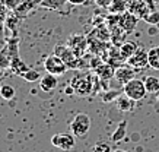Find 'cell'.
<instances>
[{
	"mask_svg": "<svg viewBox=\"0 0 159 152\" xmlns=\"http://www.w3.org/2000/svg\"><path fill=\"white\" fill-rule=\"evenodd\" d=\"M57 85H58V81L56 75L47 73L39 79V88L43 89L44 92H53L54 89L57 88Z\"/></svg>",
	"mask_w": 159,
	"mask_h": 152,
	"instance_id": "7c38bea8",
	"label": "cell"
},
{
	"mask_svg": "<svg viewBox=\"0 0 159 152\" xmlns=\"http://www.w3.org/2000/svg\"><path fill=\"white\" fill-rule=\"evenodd\" d=\"M125 63L129 64V66H131L134 70L140 72V70H143L145 67L149 66V53H148L143 47H139L137 51H136Z\"/></svg>",
	"mask_w": 159,
	"mask_h": 152,
	"instance_id": "ba28073f",
	"label": "cell"
},
{
	"mask_svg": "<svg viewBox=\"0 0 159 152\" xmlns=\"http://www.w3.org/2000/svg\"><path fill=\"white\" fill-rule=\"evenodd\" d=\"M92 152H112L108 142H97L92 148Z\"/></svg>",
	"mask_w": 159,
	"mask_h": 152,
	"instance_id": "d4e9b609",
	"label": "cell"
},
{
	"mask_svg": "<svg viewBox=\"0 0 159 152\" xmlns=\"http://www.w3.org/2000/svg\"><path fill=\"white\" fill-rule=\"evenodd\" d=\"M129 12H131L133 15H136L137 18H145L149 12H148V5L143 0H133L129 6Z\"/></svg>",
	"mask_w": 159,
	"mask_h": 152,
	"instance_id": "4fadbf2b",
	"label": "cell"
},
{
	"mask_svg": "<svg viewBox=\"0 0 159 152\" xmlns=\"http://www.w3.org/2000/svg\"><path fill=\"white\" fill-rule=\"evenodd\" d=\"M93 2L99 9H110L111 3H112V0H93Z\"/></svg>",
	"mask_w": 159,
	"mask_h": 152,
	"instance_id": "484cf974",
	"label": "cell"
},
{
	"mask_svg": "<svg viewBox=\"0 0 159 152\" xmlns=\"http://www.w3.org/2000/svg\"><path fill=\"white\" fill-rule=\"evenodd\" d=\"M143 19H145L149 25H158L159 24V10L149 12V13H148V15H146Z\"/></svg>",
	"mask_w": 159,
	"mask_h": 152,
	"instance_id": "cb8c5ba5",
	"label": "cell"
},
{
	"mask_svg": "<svg viewBox=\"0 0 159 152\" xmlns=\"http://www.w3.org/2000/svg\"><path fill=\"white\" fill-rule=\"evenodd\" d=\"M121 94H124V91H117V89L107 91L105 94H102V101H104V103H111V101H116Z\"/></svg>",
	"mask_w": 159,
	"mask_h": 152,
	"instance_id": "7402d4cb",
	"label": "cell"
},
{
	"mask_svg": "<svg viewBox=\"0 0 159 152\" xmlns=\"http://www.w3.org/2000/svg\"><path fill=\"white\" fill-rule=\"evenodd\" d=\"M54 54H57L60 59H63V62L69 66V70H76L77 67H80V60L75 51H73L67 44H58L56 45V48H54Z\"/></svg>",
	"mask_w": 159,
	"mask_h": 152,
	"instance_id": "277c9868",
	"label": "cell"
},
{
	"mask_svg": "<svg viewBox=\"0 0 159 152\" xmlns=\"http://www.w3.org/2000/svg\"><path fill=\"white\" fill-rule=\"evenodd\" d=\"M91 129V117L85 113L76 114L70 122V132L76 137H85Z\"/></svg>",
	"mask_w": 159,
	"mask_h": 152,
	"instance_id": "3957f363",
	"label": "cell"
},
{
	"mask_svg": "<svg viewBox=\"0 0 159 152\" xmlns=\"http://www.w3.org/2000/svg\"><path fill=\"white\" fill-rule=\"evenodd\" d=\"M15 95H16V91L12 85H3L2 86V91H0V97L6 101H9V99H13Z\"/></svg>",
	"mask_w": 159,
	"mask_h": 152,
	"instance_id": "44dd1931",
	"label": "cell"
},
{
	"mask_svg": "<svg viewBox=\"0 0 159 152\" xmlns=\"http://www.w3.org/2000/svg\"><path fill=\"white\" fill-rule=\"evenodd\" d=\"M123 91L129 98L134 99V101H142L148 95V89L145 86V81L143 79H131L130 82L123 85Z\"/></svg>",
	"mask_w": 159,
	"mask_h": 152,
	"instance_id": "7a4b0ae2",
	"label": "cell"
},
{
	"mask_svg": "<svg viewBox=\"0 0 159 152\" xmlns=\"http://www.w3.org/2000/svg\"><path fill=\"white\" fill-rule=\"evenodd\" d=\"M66 3H69L67 0H41L38 7L47 9V10H53V12H61Z\"/></svg>",
	"mask_w": 159,
	"mask_h": 152,
	"instance_id": "9a60e30c",
	"label": "cell"
},
{
	"mask_svg": "<svg viewBox=\"0 0 159 152\" xmlns=\"http://www.w3.org/2000/svg\"><path fill=\"white\" fill-rule=\"evenodd\" d=\"M114 75H116V69H114V66H112V64L107 63V62H101V63L98 64L97 76L99 78V81L105 82V81H108V79L112 78Z\"/></svg>",
	"mask_w": 159,
	"mask_h": 152,
	"instance_id": "8fae6325",
	"label": "cell"
},
{
	"mask_svg": "<svg viewBox=\"0 0 159 152\" xmlns=\"http://www.w3.org/2000/svg\"><path fill=\"white\" fill-rule=\"evenodd\" d=\"M44 67L47 70V73L56 75V76H61L69 70V66L63 62V59H60L54 53L47 56V59L44 60Z\"/></svg>",
	"mask_w": 159,
	"mask_h": 152,
	"instance_id": "5b68a950",
	"label": "cell"
},
{
	"mask_svg": "<svg viewBox=\"0 0 159 152\" xmlns=\"http://www.w3.org/2000/svg\"><path fill=\"white\" fill-rule=\"evenodd\" d=\"M134 99L129 98L125 94H121L120 97L116 99V105L117 108L120 110V111H123V113H130V111H133V108H134Z\"/></svg>",
	"mask_w": 159,
	"mask_h": 152,
	"instance_id": "5bb4252c",
	"label": "cell"
},
{
	"mask_svg": "<svg viewBox=\"0 0 159 152\" xmlns=\"http://www.w3.org/2000/svg\"><path fill=\"white\" fill-rule=\"evenodd\" d=\"M143 81H145V86L148 89V94L159 92V78H156V76H146Z\"/></svg>",
	"mask_w": 159,
	"mask_h": 152,
	"instance_id": "ac0fdd59",
	"label": "cell"
},
{
	"mask_svg": "<svg viewBox=\"0 0 159 152\" xmlns=\"http://www.w3.org/2000/svg\"><path fill=\"white\" fill-rule=\"evenodd\" d=\"M156 99H158V103H159V92L156 94Z\"/></svg>",
	"mask_w": 159,
	"mask_h": 152,
	"instance_id": "1f68e13d",
	"label": "cell"
},
{
	"mask_svg": "<svg viewBox=\"0 0 159 152\" xmlns=\"http://www.w3.org/2000/svg\"><path fill=\"white\" fill-rule=\"evenodd\" d=\"M51 145L61 151H72L75 145H76V139L75 135H69V133H56L51 136Z\"/></svg>",
	"mask_w": 159,
	"mask_h": 152,
	"instance_id": "52a82bcc",
	"label": "cell"
},
{
	"mask_svg": "<svg viewBox=\"0 0 159 152\" xmlns=\"http://www.w3.org/2000/svg\"><path fill=\"white\" fill-rule=\"evenodd\" d=\"M158 32V25H150V28H149V34L150 35H155Z\"/></svg>",
	"mask_w": 159,
	"mask_h": 152,
	"instance_id": "83f0119b",
	"label": "cell"
},
{
	"mask_svg": "<svg viewBox=\"0 0 159 152\" xmlns=\"http://www.w3.org/2000/svg\"><path fill=\"white\" fill-rule=\"evenodd\" d=\"M29 2H32V3H35V5H39V2H41V0H29Z\"/></svg>",
	"mask_w": 159,
	"mask_h": 152,
	"instance_id": "f546056e",
	"label": "cell"
},
{
	"mask_svg": "<svg viewBox=\"0 0 159 152\" xmlns=\"http://www.w3.org/2000/svg\"><path fill=\"white\" fill-rule=\"evenodd\" d=\"M67 45L75 51L79 59H82L85 53L88 51V47H89V39H88L86 35L83 34H72L67 39Z\"/></svg>",
	"mask_w": 159,
	"mask_h": 152,
	"instance_id": "8992f818",
	"label": "cell"
},
{
	"mask_svg": "<svg viewBox=\"0 0 159 152\" xmlns=\"http://www.w3.org/2000/svg\"><path fill=\"white\" fill-rule=\"evenodd\" d=\"M43 152H44V151H43Z\"/></svg>",
	"mask_w": 159,
	"mask_h": 152,
	"instance_id": "836d02e7",
	"label": "cell"
},
{
	"mask_svg": "<svg viewBox=\"0 0 159 152\" xmlns=\"http://www.w3.org/2000/svg\"><path fill=\"white\" fill-rule=\"evenodd\" d=\"M67 2L73 6H80V5H86L88 3V0H67Z\"/></svg>",
	"mask_w": 159,
	"mask_h": 152,
	"instance_id": "4316f807",
	"label": "cell"
},
{
	"mask_svg": "<svg viewBox=\"0 0 159 152\" xmlns=\"http://www.w3.org/2000/svg\"><path fill=\"white\" fill-rule=\"evenodd\" d=\"M2 86H3V85H2V82H0V91H2Z\"/></svg>",
	"mask_w": 159,
	"mask_h": 152,
	"instance_id": "d6a6232c",
	"label": "cell"
},
{
	"mask_svg": "<svg viewBox=\"0 0 159 152\" xmlns=\"http://www.w3.org/2000/svg\"><path fill=\"white\" fill-rule=\"evenodd\" d=\"M129 2L125 0H112V3L110 6V12L111 13H124L129 10Z\"/></svg>",
	"mask_w": 159,
	"mask_h": 152,
	"instance_id": "d6986e66",
	"label": "cell"
},
{
	"mask_svg": "<svg viewBox=\"0 0 159 152\" xmlns=\"http://www.w3.org/2000/svg\"><path fill=\"white\" fill-rule=\"evenodd\" d=\"M149 53V66L155 70H159V45L148 50Z\"/></svg>",
	"mask_w": 159,
	"mask_h": 152,
	"instance_id": "ffe728a7",
	"label": "cell"
},
{
	"mask_svg": "<svg viewBox=\"0 0 159 152\" xmlns=\"http://www.w3.org/2000/svg\"><path fill=\"white\" fill-rule=\"evenodd\" d=\"M20 78H24L25 81H28V82H37V81L41 79V76H39L38 70H35V69H28Z\"/></svg>",
	"mask_w": 159,
	"mask_h": 152,
	"instance_id": "603a6c76",
	"label": "cell"
},
{
	"mask_svg": "<svg viewBox=\"0 0 159 152\" xmlns=\"http://www.w3.org/2000/svg\"><path fill=\"white\" fill-rule=\"evenodd\" d=\"M137 21H139V18L136 15H133L131 12H124V13H121L120 15V26L123 28V30L127 32V34H130L131 31L136 28V25H137Z\"/></svg>",
	"mask_w": 159,
	"mask_h": 152,
	"instance_id": "30bf717a",
	"label": "cell"
},
{
	"mask_svg": "<svg viewBox=\"0 0 159 152\" xmlns=\"http://www.w3.org/2000/svg\"><path fill=\"white\" fill-rule=\"evenodd\" d=\"M66 94H67V95H73V94H75V88H73L70 84L66 86Z\"/></svg>",
	"mask_w": 159,
	"mask_h": 152,
	"instance_id": "f1b7e54d",
	"label": "cell"
},
{
	"mask_svg": "<svg viewBox=\"0 0 159 152\" xmlns=\"http://www.w3.org/2000/svg\"><path fill=\"white\" fill-rule=\"evenodd\" d=\"M118 48H120L121 59L124 60V62H127V60L130 59L131 56H133V54L137 51L139 45L136 44V43H131V41H125V43H123V44H121Z\"/></svg>",
	"mask_w": 159,
	"mask_h": 152,
	"instance_id": "2e32d148",
	"label": "cell"
},
{
	"mask_svg": "<svg viewBox=\"0 0 159 152\" xmlns=\"http://www.w3.org/2000/svg\"><path fill=\"white\" fill-rule=\"evenodd\" d=\"M112 152H130V151H124V149H116V151H112Z\"/></svg>",
	"mask_w": 159,
	"mask_h": 152,
	"instance_id": "4dcf8cb0",
	"label": "cell"
},
{
	"mask_svg": "<svg viewBox=\"0 0 159 152\" xmlns=\"http://www.w3.org/2000/svg\"><path fill=\"white\" fill-rule=\"evenodd\" d=\"M125 133H127V120H123V122L118 123V126H117V129L112 132V135H111V142H121L123 139L125 137Z\"/></svg>",
	"mask_w": 159,
	"mask_h": 152,
	"instance_id": "e0dca14e",
	"label": "cell"
},
{
	"mask_svg": "<svg viewBox=\"0 0 159 152\" xmlns=\"http://www.w3.org/2000/svg\"><path fill=\"white\" fill-rule=\"evenodd\" d=\"M70 85L75 88V94L77 97H88L93 94V86H95V76L92 75H85L79 78H73L70 81Z\"/></svg>",
	"mask_w": 159,
	"mask_h": 152,
	"instance_id": "6da1fadb",
	"label": "cell"
},
{
	"mask_svg": "<svg viewBox=\"0 0 159 152\" xmlns=\"http://www.w3.org/2000/svg\"><path fill=\"white\" fill-rule=\"evenodd\" d=\"M137 70L129 66V64L125 63L124 66H118L116 67V75H114V78L117 79V82H120L121 85H125L127 82H130L131 79H134V75Z\"/></svg>",
	"mask_w": 159,
	"mask_h": 152,
	"instance_id": "9c48e42d",
	"label": "cell"
}]
</instances>
